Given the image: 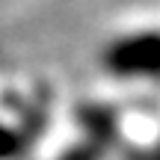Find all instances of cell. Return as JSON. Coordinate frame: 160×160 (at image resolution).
Segmentation results:
<instances>
[{"mask_svg":"<svg viewBox=\"0 0 160 160\" xmlns=\"http://www.w3.org/2000/svg\"><path fill=\"white\" fill-rule=\"evenodd\" d=\"M101 68L122 83H151L157 74V33L154 27L116 33L101 48Z\"/></svg>","mask_w":160,"mask_h":160,"instance_id":"6da1fadb","label":"cell"}]
</instances>
